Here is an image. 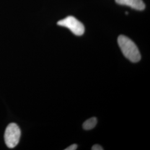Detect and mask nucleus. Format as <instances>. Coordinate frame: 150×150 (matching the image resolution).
Returning a JSON list of instances; mask_svg holds the SVG:
<instances>
[{"instance_id": "nucleus-6", "label": "nucleus", "mask_w": 150, "mask_h": 150, "mask_svg": "<svg viewBox=\"0 0 150 150\" xmlns=\"http://www.w3.org/2000/svg\"><path fill=\"white\" fill-rule=\"evenodd\" d=\"M91 150H104V149L102 147V146H101L99 145H93L91 149Z\"/></svg>"}, {"instance_id": "nucleus-3", "label": "nucleus", "mask_w": 150, "mask_h": 150, "mask_svg": "<svg viewBox=\"0 0 150 150\" xmlns=\"http://www.w3.org/2000/svg\"><path fill=\"white\" fill-rule=\"evenodd\" d=\"M57 25L69 28L76 36H81L85 32L83 25L73 16H68L57 22Z\"/></svg>"}, {"instance_id": "nucleus-4", "label": "nucleus", "mask_w": 150, "mask_h": 150, "mask_svg": "<svg viewBox=\"0 0 150 150\" xmlns=\"http://www.w3.org/2000/svg\"><path fill=\"white\" fill-rule=\"evenodd\" d=\"M115 1L119 5L127 6L139 11H142L145 8V4L142 0H115Z\"/></svg>"}, {"instance_id": "nucleus-7", "label": "nucleus", "mask_w": 150, "mask_h": 150, "mask_svg": "<svg viewBox=\"0 0 150 150\" xmlns=\"http://www.w3.org/2000/svg\"><path fill=\"white\" fill-rule=\"evenodd\" d=\"M77 149V145L76 144H72L66 149H65V150H76Z\"/></svg>"}, {"instance_id": "nucleus-5", "label": "nucleus", "mask_w": 150, "mask_h": 150, "mask_svg": "<svg viewBox=\"0 0 150 150\" xmlns=\"http://www.w3.org/2000/svg\"><path fill=\"white\" fill-rule=\"evenodd\" d=\"M97 123V120L96 117L89 118L83 123V128L85 130H90L95 127Z\"/></svg>"}, {"instance_id": "nucleus-1", "label": "nucleus", "mask_w": 150, "mask_h": 150, "mask_svg": "<svg viewBox=\"0 0 150 150\" xmlns=\"http://www.w3.org/2000/svg\"><path fill=\"white\" fill-rule=\"evenodd\" d=\"M118 45L123 55L132 62H138L141 56L136 44L129 38L120 35L118 38Z\"/></svg>"}, {"instance_id": "nucleus-2", "label": "nucleus", "mask_w": 150, "mask_h": 150, "mask_svg": "<svg viewBox=\"0 0 150 150\" xmlns=\"http://www.w3.org/2000/svg\"><path fill=\"white\" fill-rule=\"evenodd\" d=\"M21 136V130L18 126L15 123L9 124L6 129L5 141L8 148H14L19 142Z\"/></svg>"}]
</instances>
